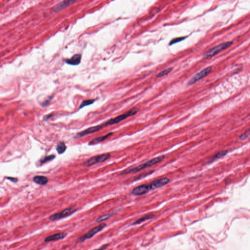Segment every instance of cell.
<instances>
[{
    "instance_id": "1",
    "label": "cell",
    "mask_w": 250,
    "mask_h": 250,
    "mask_svg": "<svg viewBox=\"0 0 250 250\" xmlns=\"http://www.w3.org/2000/svg\"><path fill=\"white\" fill-rule=\"evenodd\" d=\"M164 155H161V156H159L157 157L152 159L151 160L147 161L145 163L140 165L138 166L137 167H134V168H130L125 170L122 171L120 175H128L130 173H137V172H138V171L142 170L145 169L146 168L151 167L152 166L158 163L159 162L163 161L164 159Z\"/></svg>"
},
{
    "instance_id": "2",
    "label": "cell",
    "mask_w": 250,
    "mask_h": 250,
    "mask_svg": "<svg viewBox=\"0 0 250 250\" xmlns=\"http://www.w3.org/2000/svg\"><path fill=\"white\" fill-rule=\"evenodd\" d=\"M138 109L133 108V109H131V110L127 111V112L123 114L120 115H119V116L115 117V118H112V119L109 120L103 123L101 125L103 127H105L107 126L118 124V123H120L121 122L125 120V119L136 114L138 112Z\"/></svg>"
},
{
    "instance_id": "3",
    "label": "cell",
    "mask_w": 250,
    "mask_h": 250,
    "mask_svg": "<svg viewBox=\"0 0 250 250\" xmlns=\"http://www.w3.org/2000/svg\"><path fill=\"white\" fill-rule=\"evenodd\" d=\"M233 42L232 41L224 42V43L220 44L215 47L212 48L207 52H206L204 54L203 57L204 59H208L211 57H213L214 56L217 55L220 52L229 48L230 46L233 45Z\"/></svg>"
},
{
    "instance_id": "4",
    "label": "cell",
    "mask_w": 250,
    "mask_h": 250,
    "mask_svg": "<svg viewBox=\"0 0 250 250\" xmlns=\"http://www.w3.org/2000/svg\"><path fill=\"white\" fill-rule=\"evenodd\" d=\"M110 154L106 153V154H101V155H97L90 158L89 159L86 161L84 163L83 165L84 167H90L94 165L100 163L105 162L110 158Z\"/></svg>"
},
{
    "instance_id": "5",
    "label": "cell",
    "mask_w": 250,
    "mask_h": 250,
    "mask_svg": "<svg viewBox=\"0 0 250 250\" xmlns=\"http://www.w3.org/2000/svg\"><path fill=\"white\" fill-rule=\"evenodd\" d=\"M77 209L74 207L65 209V210L62 212L51 215L50 217V219L51 221H55V220L64 218H66V217L73 214L77 212Z\"/></svg>"
},
{
    "instance_id": "6",
    "label": "cell",
    "mask_w": 250,
    "mask_h": 250,
    "mask_svg": "<svg viewBox=\"0 0 250 250\" xmlns=\"http://www.w3.org/2000/svg\"><path fill=\"white\" fill-rule=\"evenodd\" d=\"M213 68L211 67H206L203 70H202L201 71L198 72L192 78L190 81L188 82L187 86H189L192 85L193 84L197 82L198 81H200L201 79H203L204 78L207 76L209 74H210L212 72Z\"/></svg>"
},
{
    "instance_id": "7",
    "label": "cell",
    "mask_w": 250,
    "mask_h": 250,
    "mask_svg": "<svg viewBox=\"0 0 250 250\" xmlns=\"http://www.w3.org/2000/svg\"><path fill=\"white\" fill-rule=\"evenodd\" d=\"M106 224L102 223L98 225L97 226L93 228V229L91 230L88 233L79 238V242H82L85 241L86 240L91 239L92 237H93L96 234L101 231L106 227Z\"/></svg>"
},
{
    "instance_id": "8",
    "label": "cell",
    "mask_w": 250,
    "mask_h": 250,
    "mask_svg": "<svg viewBox=\"0 0 250 250\" xmlns=\"http://www.w3.org/2000/svg\"><path fill=\"white\" fill-rule=\"evenodd\" d=\"M151 190L149 184H143L134 188L132 191V194L135 196H142L149 192Z\"/></svg>"
},
{
    "instance_id": "9",
    "label": "cell",
    "mask_w": 250,
    "mask_h": 250,
    "mask_svg": "<svg viewBox=\"0 0 250 250\" xmlns=\"http://www.w3.org/2000/svg\"><path fill=\"white\" fill-rule=\"evenodd\" d=\"M170 180L167 178V177H165V178H162L161 179H158L155 180L153 182H151L149 184V187L151 188V190H155V189H158L159 188L162 187L166 185L167 184L169 183Z\"/></svg>"
},
{
    "instance_id": "10",
    "label": "cell",
    "mask_w": 250,
    "mask_h": 250,
    "mask_svg": "<svg viewBox=\"0 0 250 250\" xmlns=\"http://www.w3.org/2000/svg\"><path fill=\"white\" fill-rule=\"evenodd\" d=\"M103 128V127L101 125L89 127L88 129H86V130L77 133L76 136L75 138H80V137L85 136L88 135V134L97 132V131H98L100 130H101Z\"/></svg>"
},
{
    "instance_id": "11",
    "label": "cell",
    "mask_w": 250,
    "mask_h": 250,
    "mask_svg": "<svg viewBox=\"0 0 250 250\" xmlns=\"http://www.w3.org/2000/svg\"><path fill=\"white\" fill-rule=\"evenodd\" d=\"M67 234L66 233H59L54 234L53 235L48 236L45 239V242H51V241H57L59 240L62 239L66 237Z\"/></svg>"
},
{
    "instance_id": "12",
    "label": "cell",
    "mask_w": 250,
    "mask_h": 250,
    "mask_svg": "<svg viewBox=\"0 0 250 250\" xmlns=\"http://www.w3.org/2000/svg\"><path fill=\"white\" fill-rule=\"evenodd\" d=\"M76 2V1H72V0L63 1L55 6L54 8V12H57L59 11H62V9L67 7V6H70L71 4H73V2Z\"/></svg>"
},
{
    "instance_id": "13",
    "label": "cell",
    "mask_w": 250,
    "mask_h": 250,
    "mask_svg": "<svg viewBox=\"0 0 250 250\" xmlns=\"http://www.w3.org/2000/svg\"><path fill=\"white\" fill-rule=\"evenodd\" d=\"M82 59V56L81 54H75L72 57H71L70 59L65 60V62L66 63L72 66H77L80 64Z\"/></svg>"
},
{
    "instance_id": "14",
    "label": "cell",
    "mask_w": 250,
    "mask_h": 250,
    "mask_svg": "<svg viewBox=\"0 0 250 250\" xmlns=\"http://www.w3.org/2000/svg\"><path fill=\"white\" fill-rule=\"evenodd\" d=\"M113 134V132H110V133H108L106 134V136H102L98 137L97 138H94L93 140H91L89 143V145H94L97 144L99 143L102 142L104 141L105 140L108 139Z\"/></svg>"
},
{
    "instance_id": "15",
    "label": "cell",
    "mask_w": 250,
    "mask_h": 250,
    "mask_svg": "<svg viewBox=\"0 0 250 250\" xmlns=\"http://www.w3.org/2000/svg\"><path fill=\"white\" fill-rule=\"evenodd\" d=\"M34 182L40 185L44 186L48 184L49 179L47 177L42 175H37L33 177Z\"/></svg>"
},
{
    "instance_id": "16",
    "label": "cell",
    "mask_w": 250,
    "mask_h": 250,
    "mask_svg": "<svg viewBox=\"0 0 250 250\" xmlns=\"http://www.w3.org/2000/svg\"><path fill=\"white\" fill-rule=\"evenodd\" d=\"M114 214L115 213H110L102 215L101 217H99L96 220V222L98 223L102 222L103 221L108 220V219L111 218L112 216L114 215Z\"/></svg>"
},
{
    "instance_id": "17",
    "label": "cell",
    "mask_w": 250,
    "mask_h": 250,
    "mask_svg": "<svg viewBox=\"0 0 250 250\" xmlns=\"http://www.w3.org/2000/svg\"><path fill=\"white\" fill-rule=\"evenodd\" d=\"M66 146L64 142H61L57 144L56 150H57V152H58L59 154H62L66 152Z\"/></svg>"
},
{
    "instance_id": "18",
    "label": "cell",
    "mask_w": 250,
    "mask_h": 250,
    "mask_svg": "<svg viewBox=\"0 0 250 250\" xmlns=\"http://www.w3.org/2000/svg\"><path fill=\"white\" fill-rule=\"evenodd\" d=\"M154 215H152V214L145 215V216L142 217L141 218H139L138 220H137L136 221H135V222L133 223V225L139 224L141 223L144 222V221L149 220V219H151L153 218H154Z\"/></svg>"
},
{
    "instance_id": "19",
    "label": "cell",
    "mask_w": 250,
    "mask_h": 250,
    "mask_svg": "<svg viewBox=\"0 0 250 250\" xmlns=\"http://www.w3.org/2000/svg\"><path fill=\"white\" fill-rule=\"evenodd\" d=\"M227 153H228V152L226 151H221V152H219L218 153L215 154V155L210 159V162H213V161H214V160H216L217 159H219L220 158L224 156L225 155H226Z\"/></svg>"
},
{
    "instance_id": "20",
    "label": "cell",
    "mask_w": 250,
    "mask_h": 250,
    "mask_svg": "<svg viewBox=\"0 0 250 250\" xmlns=\"http://www.w3.org/2000/svg\"><path fill=\"white\" fill-rule=\"evenodd\" d=\"M95 99H89L84 100V101H82V102L81 103L80 107H79V109H82V108H84V107H86V106L93 104L95 102Z\"/></svg>"
},
{
    "instance_id": "21",
    "label": "cell",
    "mask_w": 250,
    "mask_h": 250,
    "mask_svg": "<svg viewBox=\"0 0 250 250\" xmlns=\"http://www.w3.org/2000/svg\"><path fill=\"white\" fill-rule=\"evenodd\" d=\"M173 70V68L170 67V68H167L166 70H164V71L160 72V73H159L157 75V76H156V77L158 78H159L162 77L167 75H168V74L170 73V72L172 71Z\"/></svg>"
},
{
    "instance_id": "22",
    "label": "cell",
    "mask_w": 250,
    "mask_h": 250,
    "mask_svg": "<svg viewBox=\"0 0 250 250\" xmlns=\"http://www.w3.org/2000/svg\"><path fill=\"white\" fill-rule=\"evenodd\" d=\"M55 156L54 155H49V156H46L45 157L43 158L40 160V162L41 163H45V162H49V161L53 160L55 158Z\"/></svg>"
},
{
    "instance_id": "23",
    "label": "cell",
    "mask_w": 250,
    "mask_h": 250,
    "mask_svg": "<svg viewBox=\"0 0 250 250\" xmlns=\"http://www.w3.org/2000/svg\"><path fill=\"white\" fill-rule=\"evenodd\" d=\"M186 37H179V38H176L174 39L171 40L170 42V45H173L176 44V43H179V42H181L182 41L184 40Z\"/></svg>"
},
{
    "instance_id": "24",
    "label": "cell",
    "mask_w": 250,
    "mask_h": 250,
    "mask_svg": "<svg viewBox=\"0 0 250 250\" xmlns=\"http://www.w3.org/2000/svg\"><path fill=\"white\" fill-rule=\"evenodd\" d=\"M249 135H250V131H249V130H248V131H247L244 133L240 136L239 139L241 140H245L249 136Z\"/></svg>"
},
{
    "instance_id": "25",
    "label": "cell",
    "mask_w": 250,
    "mask_h": 250,
    "mask_svg": "<svg viewBox=\"0 0 250 250\" xmlns=\"http://www.w3.org/2000/svg\"><path fill=\"white\" fill-rule=\"evenodd\" d=\"M51 99H52V98H50L49 99L46 100V101H45L42 104L43 107H45L46 106L48 105V104L50 103V101H51Z\"/></svg>"
},
{
    "instance_id": "26",
    "label": "cell",
    "mask_w": 250,
    "mask_h": 250,
    "mask_svg": "<svg viewBox=\"0 0 250 250\" xmlns=\"http://www.w3.org/2000/svg\"><path fill=\"white\" fill-rule=\"evenodd\" d=\"M6 179L13 182H17L18 180V179L17 178H14V177H6Z\"/></svg>"
},
{
    "instance_id": "27",
    "label": "cell",
    "mask_w": 250,
    "mask_h": 250,
    "mask_svg": "<svg viewBox=\"0 0 250 250\" xmlns=\"http://www.w3.org/2000/svg\"><path fill=\"white\" fill-rule=\"evenodd\" d=\"M108 246H109V245L108 244L102 246L101 247H100V248H99V249L95 250H105V249H106V248H107V247H108Z\"/></svg>"
}]
</instances>
